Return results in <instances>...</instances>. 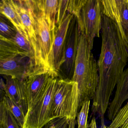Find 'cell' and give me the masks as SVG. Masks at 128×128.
Returning a JSON list of instances; mask_svg holds the SVG:
<instances>
[{
    "label": "cell",
    "mask_w": 128,
    "mask_h": 128,
    "mask_svg": "<svg viewBox=\"0 0 128 128\" xmlns=\"http://www.w3.org/2000/svg\"><path fill=\"white\" fill-rule=\"evenodd\" d=\"M4 77L6 79V95L22 108L26 116L28 113V108L24 81L20 80L11 76Z\"/></svg>",
    "instance_id": "7c38bea8"
},
{
    "label": "cell",
    "mask_w": 128,
    "mask_h": 128,
    "mask_svg": "<svg viewBox=\"0 0 128 128\" xmlns=\"http://www.w3.org/2000/svg\"><path fill=\"white\" fill-rule=\"evenodd\" d=\"M16 10L29 36L35 54V60L37 52V40L34 24L26 0H14Z\"/></svg>",
    "instance_id": "5bb4252c"
},
{
    "label": "cell",
    "mask_w": 128,
    "mask_h": 128,
    "mask_svg": "<svg viewBox=\"0 0 128 128\" xmlns=\"http://www.w3.org/2000/svg\"><path fill=\"white\" fill-rule=\"evenodd\" d=\"M58 78L51 76L45 90L26 115L24 128H42L53 119V95Z\"/></svg>",
    "instance_id": "8992f818"
},
{
    "label": "cell",
    "mask_w": 128,
    "mask_h": 128,
    "mask_svg": "<svg viewBox=\"0 0 128 128\" xmlns=\"http://www.w3.org/2000/svg\"><path fill=\"white\" fill-rule=\"evenodd\" d=\"M76 124V120H70V121L69 128H75Z\"/></svg>",
    "instance_id": "4316f807"
},
{
    "label": "cell",
    "mask_w": 128,
    "mask_h": 128,
    "mask_svg": "<svg viewBox=\"0 0 128 128\" xmlns=\"http://www.w3.org/2000/svg\"><path fill=\"white\" fill-rule=\"evenodd\" d=\"M0 128H21L3 101L0 103Z\"/></svg>",
    "instance_id": "ac0fdd59"
},
{
    "label": "cell",
    "mask_w": 128,
    "mask_h": 128,
    "mask_svg": "<svg viewBox=\"0 0 128 128\" xmlns=\"http://www.w3.org/2000/svg\"><path fill=\"white\" fill-rule=\"evenodd\" d=\"M5 103L8 110L12 114L21 128H24L26 115L22 108L6 95L1 101Z\"/></svg>",
    "instance_id": "d6986e66"
},
{
    "label": "cell",
    "mask_w": 128,
    "mask_h": 128,
    "mask_svg": "<svg viewBox=\"0 0 128 128\" xmlns=\"http://www.w3.org/2000/svg\"><path fill=\"white\" fill-rule=\"evenodd\" d=\"M90 101L84 102L77 115L78 128H88V117L90 109Z\"/></svg>",
    "instance_id": "603a6c76"
},
{
    "label": "cell",
    "mask_w": 128,
    "mask_h": 128,
    "mask_svg": "<svg viewBox=\"0 0 128 128\" xmlns=\"http://www.w3.org/2000/svg\"><path fill=\"white\" fill-rule=\"evenodd\" d=\"M0 13L7 18L22 35L30 40L20 18L16 10L14 0H1Z\"/></svg>",
    "instance_id": "9a60e30c"
},
{
    "label": "cell",
    "mask_w": 128,
    "mask_h": 128,
    "mask_svg": "<svg viewBox=\"0 0 128 128\" xmlns=\"http://www.w3.org/2000/svg\"><path fill=\"white\" fill-rule=\"evenodd\" d=\"M73 15L67 12L62 23L56 29L52 56L51 66L54 74L58 77H59V71L66 36Z\"/></svg>",
    "instance_id": "30bf717a"
},
{
    "label": "cell",
    "mask_w": 128,
    "mask_h": 128,
    "mask_svg": "<svg viewBox=\"0 0 128 128\" xmlns=\"http://www.w3.org/2000/svg\"><path fill=\"white\" fill-rule=\"evenodd\" d=\"M103 7L102 0H86L77 18L80 32L85 36L91 50L96 37H100Z\"/></svg>",
    "instance_id": "5b68a950"
},
{
    "label": "cell",
    "mask_w": 128,
    "mask_h": 128,
    "mask_svg": "<svg viewBox=\"0 0 128 128\" xmlns=\"http://www.w3.org/2000/svg\"><path fill=\"white\" fill-rule=\"evenodd\" d=\"M52 76H54L44 73L33 76L24 80L28 112L42 95Z\"/></svg>",
    "instance_id": "8fae6325"
},
{
    "label": "cell",
    "mask_w": 128,
    "mask_h": 128,
    "mask_svg": "<svg viewBox=\"0 0 128 128\" xmlns=\"http://www.w3.org/2000/svg\"><path fill=\"white\" fill-rule=\"evenodd\" d=\"M35 64L26 56L18 55L0 60V74L20 80H25L34 74Z\"/></svg>",
    "instance_id": "ba28073f"
},
{
    "label": "cell",
    "mask_w": 128,
    "mask_h": 128,
    "mask_svg": "<svg viewBox=\"0 0 128 128\" xmlns=\"http://www.w3.org/2000/svg\"><path fill=\"white\" fill-rule=\"evenodd\" d=\"M36 2L42 11L51 31L56 32V19L59 0H36Z\"/></svg>",
    "instance_id": "2e32d148"
},
{
    "label": "cell",
    "mask_w": 128,
    "mask_h": 128,
    "mask_svg": "<svg viewBox=\"0 0 128 128\" xmlns=\"http://www.w3.org/2000/svg\"><path fill=\"white\" fill-rule=\"evenodd\" d=\"M27 2L34 24L37 40V52L33 76L48 73L57 77L54 74L51 66L56 32L51 31L36 0H27Z\"/></svg>",
    "instance_id": "3957f363"
},
{
    "label": "cell",
    "mask_w": 128,
    "mask_h": 128,
    "mask_svg": "<svg viewBox=\"0 0 128 128\" xmlns=\"http://www.w3.org/2000/svg\"><path fill=\"white\" fill-rule=\"evenodd\" d=\"M79 92L76 82L58 78L53 97L52 119L66 118L76 120L78 111Z\"/></svg>",
    "instance_id": "277c9868"
},
{
    "label": "cell",
    "mask_w": 128,
    "mask_h": 128,
    "mask_svg": "<svg viewBox=\"0 0 128 128\" xmlns=\"http://www.w3.org/2000/svg\"><path fill=\"white\" fill-rule=\"evenodd\" d=\"M19 55L28 56L30 58L29 54L18 48L12 39L0 36V60Z\"/></svg>",
    "instance_id": "e0dca14e"
},
{
    "label": "cell",
    "mask_w": 128,
    "mask_h": 128,
    "mask_svg": "<svg viewBox=\"0 0 128 128\" xmlns=\"http://www.w3.org/2000/svg\"><path fill=\"white\" fill-rule=\"evenodd\" d=\"M126 100H128V67L124 70L117 84L114 97L108 106L107 116L110 120H114Z\"/></svg>",
    "instance_id": "4fadbf2b"
},
{
    "label": "cell",
    "mask_w": 128,
    "mask_h": 128,
    "mask_svg": "<svg viewBox=\"0 0 128 128\" xmlns=\"http://www.w3.org/2000/svg\"><path fill=\"white\" fill-rule=\"evenodd\" d=\"M86 37L80 32L74 70L72 80L78 84V111L84 102L93 100L99 81L98 64Z\"/></svg>",
    "instance_id": "7a4b0ae2"
},
{
    "label": "cell",
    "mask_w": 128,
    "mask_h": 128,
    "mask_svg": "<svg viewBox=\"0 0 128 128\" xmlns=\"http://www.w3.org/2000/svg\"><path fill=\"white\" fill-rule=\"evenodd\" d=\"M17 31L9 20L3 15L0 14V36L12 39L15 37Z\"/></svg>",
    "instance_id": "44dd1931"
},
{
    "label": "cell",
    "mask_w": 128,
    "mask_h": 128,
    "mask_svg": "<svg viewBox=\"0 0 128 128\" xmlns=\"http://www.w3.org/2000/svg\"><path fill=\"white\" fill-rule=\"evenodd\" d=\"M69 0H59L56 19V27L60 26L62 23L68 12Z\"/></svg>",
    "instance_id": "cb8c5ba5"
},
{
    "label": "cell",
    "mask_w": 128,
    "mask_h": 128,
    "mask_svg": "<svg viewBox=\"0 0 128 128\" xmlns=\"http://www.w3.org/2000/svg\"><path fill=\"white\" fill-rule=\"evenodd\" d=\"M108 128H128V102L118 112Z\"/></svg>",
    "instance_id": "ffe728a7"
},
{
    "label": "cell",
    "mask_w": 128,
    "mask_h": 128,
    "mask_svg": "<svg viewBox=\"0 0 128 128\" xmlns=\"http://www.w3.org/2000/svg\"><path fill=\"white\" fill-rule=\"evenodd\" d=\"M103 14L116 25L128 44V0H102Z\"/></svg>",
    "instance_id": "9c48e42d"
},
{
    "label": "cell",
    "mask_w": 128,
    "mask_h": 128,
    "mask_svg": "<svg viewBox=\"0 0 128 128\" xmlns=\"http://www.w3.org/2000/svg\"><path fill=\"white\" fill-rule=\"evenodd\" d=\"M80 30L78 18L73 15L69 25L63 51L59 78L72 80L74 70Z\"/></svg>",
    "instance_id": "52a82bcc"
},
{
    "label": "cell",
    "mask_w": 128,
    "mask_h": 128,
    "mask_svg": "<svg viewBox=\"0 0 128 128\" xmlns=\"http://www.w3.org/2000/svg\"><path fill=\"white\" fill-rule=\"evenodd\" d=\"M101 53L97 62L99 81L93 100L92 114L101 120L108 108L109 100L128 61V44L122 38L115 23L103 14Z\"/></svg>",
    "instance_id": "6da1fadb"
},
{
    "label": "cell",
    "mask_w": 128,
    "mask_h": 128,
    "mask_svg": "<svg viewBox=\"0 0 128 128\" xmlns=\"http://www.w3.org/2000/svg\"><path fill=\"white\" fill-rule=\"evenodd\" d=\"M12 40L18 48L29 54L30 59L34 63L35 66V54L30 40L20 34L18 31H17L15 37Z\"/></svg>",
    "instance_id": "7402d4cb"
},
{
    "label": "cell",
    "mask_w": 128,
    "mask_h": 128,
    "mask_svg": "<svg viewBox=\"0 0 128 128\" xmlns=\"http://www.w3.org/2000/svg\"><path fill=\"white\" fill-rule=\"evenodd\" d=\"M101 126L100 128H107L104 122V120H101Z\"/></svg>",
    "instance_id": "83f0119b"
},
{
    "label": "cell",
    "mask_w": 128,
    "mask_h": 128,
    "mask_svg": "<svg viewBox=\"0 0 128 128\" xmlns=\"http://www.w3.org/2000/svg\"><path fill=\"white\" fill-rule=\"evenodd\" d=\"M86 0H69L68 12L78 18Z\"/></svg>",
    "instance_id": "d4e9b609"
},
{
    "label": "cell",
    "mask_w": 128,
    "mask_h": 128,
    "mask_svg": "<svg viewBox=\"0 0 128 128\" xmlns=\"http://www.w3.org/2000/svg\"><path fill=\"white\" fill-rule=\"evenodd\" d=\"M70 121L66 118H56L51 120L42 128H69Z\"/></svg>",
    "instance_id": "484cf974"
}]
</instances>
